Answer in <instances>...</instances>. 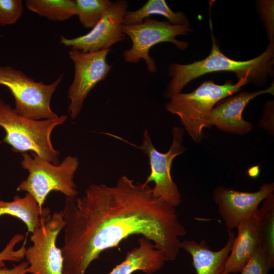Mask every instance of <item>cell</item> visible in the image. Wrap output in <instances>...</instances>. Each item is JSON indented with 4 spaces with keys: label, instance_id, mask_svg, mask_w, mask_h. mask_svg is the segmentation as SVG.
Wrapping results in <instances>:
<instances>
[{
    "label": "cell",
    "instance_id": "cell-8",
    "mask_svg": "<svg viewBox=\"0 0 274 274\" xmlns=\"http://www.w3.org/2000/svg\"><path fill=\"white\" fill-rule=\"evenodd\" d=\"M105 134L121 140L141 150L149 158L150 174L145 182L146 184L154 183L152 194L156 198H162L174 207L181 202V194L178 187L171 176V167L174 159L186 150L182 145L184 129L175 126L172 131V143L169 150L165 153L158 151L153 146L148 131L145 129L142 145L137 146L122 137L111 133Z\"/></svg>",
    "mask_w": 274,
    "mask_h": 274
},
{
    "label": "cell",
    "instance_id": "cell-12",
    "mask_svg": "<svg viewBox=\"0 0 274 274\" xmlns=\"http://www.w3.org/2000/svg\"><path fill=\"white\" fill-rule=\"evenodd\" d=\"M273 191V183L264 184L254 192L219 186L214 190L213 198L227 228L233 230L242 221L255 218L260 203Z\"/></svg>",
    "mask_w": 274,
    "mask_h": 274
},
{
    "label": "cell",
    "instance_id": "cell-3",
    "mask_svg": "<svg viewBox=\"0 0 274 274\" xmlns=\"http://www.w3.org/2000/svg\"><path fill=\"white\" fill-rule=\"evenodd\" d=\"M66 115L56 118L34 120L19 115L9 104L0 98V126L5 131L3 142L15 153L30 151L55 165L59 162V152L53 147L51 135L63 124Z\"/></svg>",
    "mask_w": 274,
    "mask_h": 274
},
{
    "label": "cell",
    "instance_id": "cell-14",
    "mask_svg": "<svg viewBox=\"0 0 274 274\" xmlns=\"http://www.w3.org/2000/svg\"><path fill=\"white\" fill-rule=\"evenodd\" d=\"M228 240L220 250H212L202 240H185L181 242L180 249L190 254L196 274H225L226 263L235 237L232 230L227 229Z\"/></svg>",
    "mask_w": 274,
    "mask_h": 274
},
{
    "label": "cell",
    "instance_id": "cell-9",
    "mask_svg": "<svg viewBox=\"0 0 274 274\" xmlns=\"http://www.w3.org/2000/svg\"><path fill=\"white\" fill-rule=\"evenodd\" d=\"M64 226L61 212L41 218L40 225L31 233L32 245L25 252L29 264L27 273L64 274L62 251L57 247L56 239Z\"/></svg>",
    "mask_w": 274,
    "mask_h": 274
},
{
    "label": "cell",
    "instance_id": "cell-4",
    "mask_svg": "<svg viewBox=\"0 0 274 274\" xmlns=\"http://www.w3.org/2000/svg\"><path fill=\"white\" fill-rule=\"evenodd\" d=\"M248 83L247 79H240L235 84L227 81L223 85L206 81L190 93L180 92L171 97L165 108L180 118L189 136L199 143L203 139V129L212 127L211 115L215 106Z\"/></svg>",
    "mask_w": 274,
    "mask_h": 274
},
{
    "label": "cell",
    "instance_id": "cell-24",
    "mask_svg": "<svg viewBox=\"0 0 274 274\" xmlns=\"http://www.w3.org/2000/svg\"><path fill=\"white\" fill-rule=\"evenodd\" d=\"M24 235L17 233L14 235L9 241L5 248L0 252V262L5 261L18 262L23 259L25 256L26 248L25 247L26 239L23 245L19 249L14 250L16 245L23 241Z\"/></svg>",
    "mask_w": 274,
    "mask_h": 274
},
{
    "label": "cell",
    "instance_id": "cell-20",
    "mask_svg": "<svg viewBox=\"0 0 274 274\" xmlns=\"http://www.w3.org/2000/svg\"><path fill=\"white\" fill-rule=\"evenodd\" d=\"M25 5L30 11L53 21H62L76 15L73 0H26Z\"/></svg>",
    "mask_w": 274,
    "mask_h": 274
},
{
    "label": "cell",
    "instance_id": "cell-25",
    "mask_svg": "<svg viewBox=\"0 0 274 274\" xmlns=\"http://www.w3.org/2000/svg\"><path fill=\"white\" fill-rule=\"evenodd\" d=\"M270 269L259 248L247 261L239 274H268Z\"/></svg>",
    "mask_w": 274,
    "mask_h": 274
},
{
    "label": "cell",
    "instance_id": "cell-22",
    "mask_svg": "<svg viewBox=\"0 0 274 274\" xmlns=\"http://www.w3.org/2000/svg\"><path fill=\"white\" fill-rule=\"evenodd\" d=\"M23 9L21 0H0V26L15 23L21 17Z\"/></svg>",
    "mask_w": 274,
    "mask_h": 274
},
{
    "label": "cell",
    "instance_id": "cell-5",
    "mask_svg": "<svg viewBox=\"0 0 274 274\" xmlns=\"http://www.w3.org/2000/svg\"><path fill=\"white\" fill-rule=\"evenodd\" d=\"M22 153L21 165L28 176L18 186L17 191L30 194L42 208L52 191L60 192L68 197H76L78 192L74 178L79 165L75 156L66 157L58 165L38 156L34 153Z\"/></svg>",
    "mask_w": 274,
    "mask_h": 274
},
{
    "label": "cell",
    "instance_id": "cell-27",
    "mask_svg": "<svg viewBox=\"0 0 274 274\" xmlns=\"http://www.w3.org/2000/svg\"><path fill=\"white\" fill-rule=\"evenodd\" d=\"M29 264L27 261H23L11 268L5 266L4 262H0V274H26Z\"/></svg>",
    "mask_w": 274,
    "mask_h": 274
},
{
    "label": "cell",
    "instance_id": "cell-16",
    "mask_svg": "<svg viewBox=\"0 0 274 274\" xmlns=\"http://www.w3.org/2000/svg\"><path fill=\"white\" fill-rule=\"evenodd\" d=\"M236 228L237 235L226 263L225 274L239 272L259 248L255 218L242 221Z\"/></svg>",
    "mask_w": 274,
    "mask_h": 274
},
{
    "label": "cell",
    "instance_id": "cell-10",
    "mask_svg": "<svg viewBox=\"0 0 274 274\" xmlns=\"http://www.w3.org/2000/svg\"><path fill=\"white\" fill-rule=\"evenodd\" d=\"M110 49L83 52L71 48L68 52L74 66L73 81L67 90L70 102L68 112L72 119L80 113L89 93L99 82L104 80L112 68L107 61Z\"/></svg>",
    "mask_w": 274,
    "mask_h": 274
},
{
    "label": "cell",
    "instance_id": "cell-23",
    "mask_svg": "<svg viewBox=\"0 0 274 274\" xmlns=\"http://www.w3.org/2000/svg\"><path fill=\"white\" fill-rule=\"evenodd\" d=\"M258 11L263 21L268 39L274 43V1H256Z\"/></svg>",
    "mask_w": 274,
    "mask_h": 274
},
{
    "label": "cell",
    "instance_id": "cell-17",
    "mask_svg": "<svg viewBox=\"0 0 274 274\" xmlns=\"http://www.w3.org/2000/svg\"><path fill=\"white\" fill-rule=\"evenodd\" d=\"M50 213L48 207L41 208L35 199L27 193L23 197L15 195L12 201L0 200V217L9 215L19 219L25 225L29 233H32L40 225L42 217Z\"/></svg>",
    "mask_w": 274,
    "mask_h": 274
},
{
    "label": "cell",
    "instance_id": "cell-19",
    "mask_svg": "<svg viewBox=\"0 0 274 274\" xmlns=\"http://www.w3.org/2000/svg\"><path fill=\"white\" fill-rule=\"evenodd\" d=\"M165 17L175 25H189L186 15L182 11H173L164 0H148L142 7L135 11H127L123 24L131 25L142 23L151 15Z\"/></svg>",
    "mask_w": 274,
    "mask_h": 274
},
{
    "label": "cell",
    "instance_id": "cell-13",
    "mask_svg": "<svg viewBox=\"0 0 274 274\" xmlns=\"http://www.w3.org/2000/svg\"><path fill=\"white\" fill-rule=\"evenodd\" d=\"M273 83L269 88L253 92H242L219 101L214 107L211 115L212 125L220 130L244 135L253 129L252 124L245 121L243 112L249 102L263 94H273Z\"/></svg>",
    "mask_w": 274,
    "mask_h": 274
},
{
    "label": "cell",
    "instance_id": "cell-18",
    "mask_svg": "<svg viewBox=\"0 0 274 274\" xmlns=\"http://www.w3.org/2000/svg\"><path fill=\"white\" fill-rule=\"evenodd\" d=\"M255 217L259 249L270 269L274 267V194L264 200Z\"/></svg>",
    "mask_w": 274,
    "mask_h": 274
},
{
    "label": "cell",
    "instance_id": "cell-21",
    "mask_svg": "<svg viewBox=\"0 0 274 274\" xmlns=\"http://www.w3.org/2000/svg\"><path fill=\"white\" fill-rule=\"evenodd\" d=\"M76 15L83 26L93 28L113 2L110 0H76Z\"/></svg>",
    "mask_w": 274,
    "mask_h": 274
},
{
    "label": "cell",
    "instance_id": "cell-6",
    "mask_svg": "<svg viewBox=\"0 0 274 274\" xmlns=\"http://www.w3.org/2000/svg\"><path fill=\"white\" fill-rule=\"evenodd\" d=\"M63 76L61 74L53 82L46 84L35 81L19 70L9 65H0V85L11 92L15 111L22 117L34 120L58 117L51 110L50 102Z\"/></svg>",
    "mask_w": 274,
    "mask_h": 274
},
{
    "label": "cell",
    "instance_id": "cell-26",
    "mask_svg": "<svg viewBox=\"0 0 274 274\" xmlns=\"http://www.w3.org/2000/svg\"><path fill=\"white\" fill-rule=\"evenodd\" d=\"M273 101L267 102L264 106L259 126L266 130L271 134H273Z\"/></svg>",
    "mask_w": 274,
    "mask_h": 274
},
{
    "label": "cell",
    "instance_id": "cell-15",
    "mask_svg": "<svg viewBox=\"0 0 274 274\" xmlns=\"http://www.w3.org/2000/svg\"><path fill=\"white\" fill-rule=\"evenodd\" d=\"M139 247L128 252L125 259L108 274H132L138 270L153 274L159 270L165 261L163 253L148 238L138 239Z\"/></svg>",
    "mask_w": 274,
    "mask_h": 274
},
{
    "label": "cell",
    "instance_id": "cell-11",
    "mask_svg": "<svg viewBox=\"0 0 274 274\" xmlns=\"http://www.w3.org/2000/svg\"><path fill=\"white\" fill-rule=\"evenodd\" d=\"M128 7L125 0L113 2L98 22L87 33L75 38L60 36V44L83 52L110 49L123 41L125 35L122 31L124 15Z\"/></svg>",
    "mask_w": 274,
    "mask_h": 274
},
{
    "label": "cell",
    "instance_id": "cell-1",
    "mask_svg": "<svg viewBox=\"0 0 274 274\" xmlns=\"http://www.w3.org/2000/svg\"><path fill=\"white\" fill-rule=\"evenodd\" d=\"M60 212L64 274H85L102 252L134 235L150 240L166 261H172L181 249L180 237L186 233L175 207L154 197L148 184L125 175L113 186L92 184L81 197H66Z\"/></svg>",
    "mask_w": 274,
    "mask_h": 274
},
{
    "label": "cell",
    "instance_id": "cell-2",
    "mask_svg": "<svg viewBox=\"0 0 274 274\" xmlns=\"http://www.w3.org/2000/svg\"><path fill=\"white\" fill-rule=\"evenodd\" d=\"M212 32V46L209 55L202 60L186 64L174 63L168 66L171 80L164 92L170 99L181 92L192 80L206 74L217 72L234 73L238 80L247 79L249 83L262 85L273 73L274 43H269L265 51L248 60L232 59L223 54Z\"/></svg>",
    "mask_w": 274,
    "mask_h": 274
},
{
    "label": "cell",
    "instance_id": "cell-7",
    "mask_svg": "<svg viewBox=\"0 0 274 274\" xmlns=\"http://www.w3.org/2000/svg\"><path fill=\"white\" fill-rule=\"evenodd\" d=\"M122 31L129 37L132 44L129 49L123 52L124 61L136 63L143 59L148 71L154 73L157 71V66L154 59L149 54L150 49L156 44L170 42L183 51L188 47V43L178 40L176 38L189 34L193 28L190 24L175 25L168 21H161L149 17L139 24H123Z\"/></svg>",
    "mask_w": 274,
    "mask_h": 274
}]
</instances>
